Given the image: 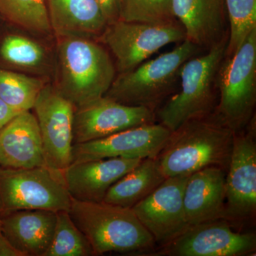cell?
<instances>
[{
	"instance_id": "9c48e42d",
	"label": "cell",
	"mask_w": 256,
	"mask_h": 256,
	"mask_svg": "<svg viewBox=\"0 0 256 256\" xmlns=\"http://www.w3.org/2000/svg\"><path fill=\"white\" fill-rule=\"evenodd\" d=\"M48 168L63 172L72 164L75 108L55 86L46 84L33 107Z\"/></svg>"
},
{
	"instance_id": "603a6c76",
	"label": "cell",
	"mask_w": 256,
	"mask_h": 256,
	"mask_svg": "<svg viewBox=\"0 0 256 256\" xmlns=\"http://www.w3.org/2000/svg\"><path fill=\"white\" fill-rule=\"evenodd\" d=\"M0 14L28 31H52L47 0H0Z\"/></svg>"
},
{
	"instance_id": "6da1fadb",
	"label": "cell",
	"mask_w": 256,
	"mask_h": 256,
	"mask_svg": "<svg viewBox=\"0 0 256 256\" xmlns=\"http://www.w3.org/2000/svg\"><path fill=\"white\" fill-rule=\"evenodd\" d=\"M234 134L213 114L190 120L171 132L156 159L166 178L212 166L227 172Z\"/></svg>"
},
{
	"instance_id": "f546056e",
	"label": "cell",
	"mask_w": 256,
	"mask_h": 256,
	"mask_svg": "<svg viewBox=\"0 0 256 256\" xmlns=\"http://www.w3.org/2000/svg\"><path fill=\"white\" fill-rule=\"evenodd\" d=\"M0 256H20L2 233L0 234Z\"/></svg>"
},
{
	"instance_id": "2e32d148",
	"label": "cell",
	"mask_w": 256,
	"mask_h": 256,
	"mask_svg": "<svg viewBox=\"0 0 256 256\" xmlns=\"http://www.w3.org/2000/svg\"><path fill=\"white\" fill-rule=\"evenodd\" d=\"M186 40L208 50L228 36L225 0H172Z\"/></svg>"
},
{
	"instance_id": "4dcf8cb0",
	"label": "cell",
	"mask_w": 256,
	"mask_h": 256,
	"mask_svg": "<svg viewBox=\"0 0 256 256\" xmlns=\"http://www.w3.org/2000/svg\"><path fill=\"white\" fill-rule=\"evenodd\" d=\"M2 233L1 232V218H0V234Z\"/></svg>"
},
{
	"instance_id": "ba28073f",
	"label": "cell",
	"mask_w": 256,
	"mask_h": 256,
	"mask_svg": "<svg viewBox=\"0 0 256 256\" xmlns=\"http://www.w3.org/2000/svg\"><path fill=\"white\" fill-rule=\"evenodd\" d=\"M186 40L178 21L168 24L130 22L117 20L109 24L98 38L114 56L116 72H130L163 47Z\"/></svg>"
},
{
	"instance_id": "cb8c5ba5",
	"label": "cell",
	"mask_w": 256,
	"mask_h": 256,
	"mask_svg": "<svg viewBox=\"0 0 256 256\" xmlns=\"http://www.w3.org/2000/svg\"><path fill=\"white\" fill-rule=\"evenodd\" d=\"M95 256L92 246L74 223L68 212H57L54 234L44 256Z\"/></svg>"
},
{
	"instance_id": "30bf717a",
	"label": "cell",
	"mask_w": 256,
	"mask_h": 256,
	"mask_svg": "<svg viewBox=\"0 0 256 256\" xmlns=\"http://www.w3.org/2000/svg\"><path fill=\"white\" fill-rule=\"evenodd\" d=\"M255 116L246 127L235 132L226 174V220H247L256 212Z\"/></svg>"
},
{
	"instance_id": "7a4b0ae2",
	"label": "cell",
	"mask_w": 256,
	"mask_h": 256,
	"mask_svg": "<svg viewBox=\"0 0 256 256\" xmlns=\"http://www.w3.org/2000/svg\"><path fill=\"white\" fill-rule=\"evenodd\" d=\"M58 38V92L76 110L104 97L116 78L108 52L90 38Z\"/></svg>"
},
{
	"instance_id": "ffe728a7",
	"label": "cell",
	"mask_w": 256,
	"mask_h": 256,
	"mask_svg": "<svg viewBox=\"0 0 256 256\" xmlns=\"http://www.w3.org/2000/svg\"><path fill=\"white\" fill-rule=\"evenodd\" d=\"M52 31L57 37L97 40L108 25L96 0H47Z\"/></svg>"
},
{
	"instance_id": "8992f818",
	"label": "cell",
	"mask_w": 256,
	"mask_h": 256,
	"mask_svg": "<svg viewBox=\"0 0 256 256\" xmlns=\"http://www.w3.org/2000/svg\"><path fill=\"white\" fill-rule=\"evenodd\" d=\"M220 100L212 112L234 132L246 127L256 102V30L232 56L226 57L217 76Z\"/></svg>"
},
{
	"instance_id": "5b68a950",
	"label": "cell",
	"mask_w": 256,
	"mask_h": 256,
	"mask_svg": "<svg viewBox=\"0 0 256 256\" xmlns=\"http://www.w3.org/2000/svg\"><path fill=\"white\" fill-rule=\"evenodd\" d=\"M205 50L185 40L174 50L146 60L114 78L105 97L156 112L174 94L183 64Z\"/></svg>"
},
{
	"instance_id": "e0dca14e",
	"label": "cell",
	"mask_w": 256,
	"mask_h": 256,
	"mask_svg": "<svg viewBox=\"0 0 256 256\" xmlns=\"http://www.w3.org/2000/svg\"><path fill=\"white\" fill-rule=\"evenodd\" d=\"M0 166L13 169L47 166L38 122L30 110L20 112L0 129Z\"/></svg>"
},
{
	"instance_id": "7c38bea8",
	"label": "cell",
	"mask_w": 256,
	"mask_h": 256,
	"mask_svg": "<svg viewBox=\"0 0 256 256\" xmlns=\"http://www.w3.org/2000/svg\"><path fill=\"white\" fill-rule=\"evenodd\" d=\"M188 176L165 178L150 194L131 208L156 244H168L190 226L183 202Z\"/></svg>"
},
{
	"instance_id": "4fadbf2b",
	"label": "cell",
	"mask_w": 256,
	"mask_h": 256,
	"mask_svg": "<svg viewBox=\"0 0 256 256\" xmlns=\"http://www.w3.org/2000/svg\"><path fill=\"white\" fill-rule=\"evenodd\" d=\"M156 121V112L148 108L124 105L104 96L75 110L73 146Z\"/></svg>"
},
{
	"instance_id": "8fae6325",
	"label": "cell",
	"mask_w": 256,
	"mask_h": 256,
	"mask_svg": "<svg viewBox=\"0 0 256 256\" xmlns=\"http://www.w3.org/2000/svg\"><path fill=\"white\" fill-rule=\"evenodd\" d=\"M256 250L255 234L234 232L227 220H218L190 226L151 256H242Z\"/></svg>"
},
{
	"instance_id": "5bb4252c",
	"label": "cell",
	"mask_w": 256,
	"mask_h": 256,
	"mask_svg": "<svg viewBox=\"0 0 256 256\" xmlns=\"http://www.w3.org/2000/svg\"><path fill=\"white\" fill-rule=\"evenodd\" d=\"M171 132L162 124L154 122L74 144L72 163L112 158H156Z\"/></svg>"
},
{
	"instance_id": "4316f807",
	"label": "cell",
	"mask_w": 256,
	"mask_h": 256,
	"mask_svg": "<svg viewBox=\"0 0 256 256\" xmlns=\"http://www.w3.org/2000/svg\"><path fill=\"white\" fill-rule=\"evenodd\" d=\"M0 55L8 63L24 68H36L45 60L43 48L36 42L21 35L5 37L0 46Z\"/></svg>"
},
{
	"instance_id": "44dd1931",
	"label": "cell",
	"mask_w": 256,
	"mask_h": 256,
	"mask_svg": "<svg viewBox=\"0 0 256 256\" xmlns=\"http://www.w3.org/2000/svg\"><path fill=\"white\" fill-rule=\"evenodd\" d=\"M165 178L156 158H146L110 186L104 202L131 208L154 191Z\"/></svg>"
},
{
	"instance_id": "83f0119b",
	"label": "cell",
	"mask_w": 256,
	"mask_h": 256,
	"mask_svg": "<svg viewBox=\"0 0 256 256\" xmlns=\"http://www.w3.org/2000/svg\"><path fill=\"white\" fill-rule=\"evenodd\" d=\"M104 11L109 24L120 20L122 0H96Z\"/></svg>"
},
{
	"instance_id": "9a60e30c",
	"label": "cell",
	"mask_w": 256,
	"mask_h": 256,
	"mask_svg": "<svg viewBox=\"0 0 256 256\" xmlns=\"http://www.w3.org/2000/svg\"><path fill=\"white\" fill-rule=\"evenodd\" d=\"M143 159L112 158L72 163L63 171L69 195L80 202H104L114 184Z\"/></svg>"
},
{
	"instance_id": "d4e9b609",
	"label": "cell",
	"mask_w": 256,
	"mask_h": 256,
	"mask_svg": "<svg viewBox=\"0 0 256 256\" xmlns=\"http://www.w3.org/2000/svg\"><path fill=\"white\" fill-rule=\"evenodd\" d=\"M229 21L226 57L240 48L248 35L256 30V0H225Z\"/></svg>"
},
{
	"instance_id": "f1b7e54d",
	"label": "cell",
	"mask_w": 256,
	"mask_h": 256,
	"mask_svg": "<svg viewBox=\"0 0 256 256\" xmlns=\"http://www.w3.org/2000/svg\"><path fill=\"white\" fill-rule=\"evenodd\" d=\"M21 112L14 110L2 100L0 98V129L8 124L13 118Z\"/></svg>"
},
{
	"instance_id": "484cf974",
	"label": "cell",
	"mask_w": 256,
	"mask_h": 256,
	"mask_svg": "<svg viewBox=\"0 0 256 256\" xmlns=\"http://www.w3.org/2000/svg\"><path fill=\"white\" fill-rule=\"evenodd\" d=\"M120 20L153 24L178 21L173 14L172 0H122Z\"/></svg>"
},
{
	"instance_id": "277c9868",
	"label": "cell",
	"mask_w": 256,
	"mask_h": 256,
	"mask_svg": "<svg viewBox=\"0 0 256 256\" xmlns=\"http://www.w3.org/2000/svg\"><path fill=\"white\" fill-rule=\"evenodd\" d=\"M228 36L183 64L180 90L156 110L160 124L171 132L190 120L212 114L216 106L217 76L226 56Z\"/></svg>"
},
{
	"instance_id": "52a82bcc",
	"label": "cell",
	"mask_w": 256,
	"mask_h": 256,
	"mask_svg": "<svg viewBox=\"0 0 256 256\" xmlns=\"http://www.w3.org/2000/svg\"><path fill=\"white\" fill-rule=\"evenodd\" d=\"M72 202L63 172L48 166L28 169L0 166V218L22 210L68 212Z\"/></svg>"
},
{
	"instance_id": "ac0fdd59",
	"label": "cell",
	"mask_w": 256,
	"mask_h": 256,
	"mask_svg": "<svg viewBox=\"0 0 256 256\" xmlns=\"http://www.w3.org/2000/svg\"><path fill=\"white\" fill-rule=\"evenodd\" d=\"M226 170L212 166L190 175L183 196L188 225L226 220Z\"/></svg>"
},
{
	"instance_id": "3957f363",
	"label": "cell",
	"mask_w": 256,
	"mask_h": 256,
	"mask_svg": "<svg viewBox=\"0 0 256 256\" xmlns=\"http://www.w3.org/2000/svg\"><path fill=\"white\" fill-rule=\"evenodd\" d=\"M69 216L92 246L94 255L146 252L156 246L132 208L72 198Z\"/></svg>"
},
{
	"instance_id": "7402d4cb",
	"label": "cell",
	"mask_w": 256,
	"mask_h": 256,
	"mask_svg": "<svg viewBox=\"0 0 256 256\" xmlns=\"http://www.w3.org/2000/svg\"><path fill=\"white\" fill-rule=\"evenodd\" d=\"M46 84L41 79L0 68V98L18 112L33 109Z\"/></svg>"
},
{
	"instance_id": "d6986e66",
	"label": "cell",
	"mask_w": 256,
	"mask_h": 256,
	"mask_svg": "<svg viewBox=\"0 0 256 256\" xmlns=\"http://www.w3.org/2000/svg\"><path fill=\"white\" fill-rule=\"evenodd\" d=\"M56 220L53 210H18L1 217V232L20 256H44Z\"/></svg>"
}]
</instances>
